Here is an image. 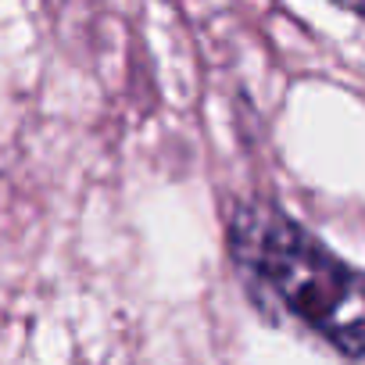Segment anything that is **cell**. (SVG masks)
<instances>
[{
    "label": "cell",
    "instance_id": "cell-1",
    "mask_svg": "<svg viewBox=\"0 0 365 365\" xmlns=\"http://www.w3.org/2000/svg\"><path fill=\"white\" fill-rule=\"evenodd\" d=\"M230 251L251 294L315 329L340 354H365V276L290 215L258 201L237 205L230 215Z\"/></svg>",
    "mask_w": 365,
    "mask_h": 365
},
{
    "label": "cell",
    "instance_id": "cell-2",
    "mask_svg": "<svg viewBox=\"0 0 365 365\" xmlns=\"http://www.w3.org/2000/svg\"><path fill=\"white\" fill-rule=\"evenodd\" d=\"M333 4H340L344 11H351L354 19H361V22H365V0H333Z\"/></svg>",
    "mask_w": 365,
    "mask_h": 365
}]
</instances>
